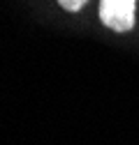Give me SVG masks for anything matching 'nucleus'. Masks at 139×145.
<instances>
[{
	"label": "nucleus",
	"mask_w": 139,
	"mask_h": 145,
	"mask_svg": "<svg viewBox=\"0 0 139 145\" xmlns=\"http://www.w3.org/2000/svg\"><path fill=\"white\" fill-rule=\"evenodd\" d=\"M134 3L137 0H100V21L116 32L132 30Z\"/></svg>",
	"instance_id": "nucleus-1"
},
{
	"label": "nucleus",
	"mask_w": 139,
	"mask_h": 145,
	"mask_svg": "<svg viewBox=\"0 0 139 145\" xmlns=\"http://www.w3.org/2000/svg\"><path fill=\"white\" fill-rule=\"evenodd\" d=\"M88 0H58V5L63 7V9H67V12H79Z\"/></svg>",
	"instance_id": "nucleus-2"
}]
</instances>
